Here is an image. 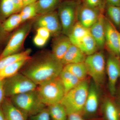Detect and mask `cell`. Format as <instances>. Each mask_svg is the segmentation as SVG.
I'll return each instance as SVG.
<instances>
[{"mask_svg": "<svg viewBox=\"0 0 120 120\" xmlns=\"http://www.w3.org/2000/svg\"><path fill=\"white\" fill-rule=\"evenodd\" d=\"M19 13L22 22L35 17L38 15L36 2L24 7Z\"/></svg>", "mask_w": 120, "mask_h": 120, "instance_id": "29", "label": "cell"}, {"mask_svg": "<svg viewBox=\"0 0 120 120\" xmlns=\"http://www.w3.org/2000/svg\"><path fill=\"white\" fill-rule=\"evenodd\" d=\"M89 86L88 81L85 79L65 94L60 103L66 109L68 115L78 113L82 115Z\"/></svg>", "mask_w": 120, "mask_h": 120, "instance_id": "2", "label": "cell"}, {"mask_svg": "<svg viewBox=\"0 0 120 120\" xmlns=\"http://www.w3.org/2000/svg\"><path fill=\"white\" fill-rule=\"evenodd\" d=\"M79 1L65 0L61 2L57 8V13L61 27L62 34L68 36L77 22Z\"/></svg>", "mask_w": 120, "mask_h": 120, "instance_id": "7", "label": "cell"}, {"mask_svg": "<svg viewBox=\"0 0 120 120\" xmlns=\"http://www.w3.org/2000/svg\"><path fill=\"white\" fill-rule=\"evenodd\" d=\"M1 106L6 120H28L29 116L16 106L9 98H5Z\"/></svg>", "mask_w": 120, "mask_h": 120, "instance_id": "15", "label": "cell"}, {"mask_svg": "<svg viewBox=\"0 0 120 120\" xmlns=\"http://www.w3.org/2000/svg\"><path fill=\"white\" fill-rule=\"evenodd\" d=\"M36 34L45 39L47 41L49 40L50 37L51 36V34L49 31L46 28L43 27H39L37 28Z\"/></svg>", "mask_w": 120, "mask_h": 120, "instance_id": "33", "label": "cell"}, {"mask_svg": "<svg viewBox=\"0 0 120 120\" xmlns=\"http://www.w3.org/2000/svg\"><path fill=\"white\" fill-rule=\"evenodd\" d=\"M35 23L37 28L43 27L49 31L51 36L55 37L62 34V27L57 11L41 15Z\"/></svg>", "mask_w": 120, "mask_h": 120, "instance_id": "10", "label": "cell"}, {"mask_svg": "<svg viewBox=\"0 0 120 120\" xmlns=\"http://www.w3.org/2000/svg\"><path fill=\"white\" fill-rule=\"evenodd\" d=\"M98 88L94 82L90 84L88 94L82 113L83 117L90 118L94 116L97 113L99 105Z\"/></svg>", "mask_w": 120, "mask_h": 120, "instance_id": "13", "label": "cell"}, {"mask_svg": "<svg viewBox=\"0 0 120 120\" xmlns=\"http://www.w3.org/2000/svg\"><path fill=\"white\" fill-rule=\"evenodd\" d=\"M106 4L113 6H120V0H105Z\"/></svg>", "mask_w": 120, "mask_h": 120, "instance_id": "37", "label": "cell"}, {"mask_svg": "<svg viewBox=\"0 0 120 120\" xmlns=\"http://www.w3.org/2000/svg\"><path fill=\"white\" fill-rule=\"evenodd\" d=\"M89 32V29L84 27L77 22L71 30L68 37L72 44L77 45Z\"/></svg>", "mask_w": 120, "mask_h": 120, "instance_id": "24", "label": "cell"}, {"mask_svg": "<svg viewBox=\"0 0 120 120\" xmlns=\"http://www.w3.org/2000/svg\"><path fill=\"white\" fill-rule=\"evenodd\" d=\"M47 40L38 35L36 34L33 39V42L35 45L38 47H42L47 43Z\"/></svg>", "mask_w": 120, "mask_h": 120, "instance_id": "34", "label": "cell"}, {"mask_svg": "<svg viewBox=\"0 0 120 120\" xmlns=\"http://www.w3.org/2000/svg\"><path fill=\"white\" fill-rule=\"evenodd\" d=\"M4 80H0V105L4 100L5 97L4 90Z\"/></svg>", "mask_w": 120, "mask_h": 120, "instance_id": "36", "label": "cell"}, {"mask_svg": "<svg viewBox=\"0 0 120 120\" xmlns=\"http://www.w3.org/2000/svg\"><path fill=\"white\" fill-rule=\"evenodd\" d=\"M50 118L48 109L46 107L37 114L29 116L28 120H50Z\"/></svg>", "mask_w": 120, "mask_h": 120, "instance_id": "32", "label": "cell"}, {"mask_svg": "<svg viewBox=\"0 0 120 120\" xmlns=\"http://www.w3.org/2000/svg\"><path fill=\"white\" fill-rule=\"evenodd\" d=\"M106 72L108 77L109 91L111 96L113 97L116 92L117 83L120 78V60L109 53L106 60Z\"/></svg>", "mask_w": 120, "mask_h": 120, "instance_id": "9", "label": "cell"}, {"mask_svg": "<svg viewBox=\"0 0 120 120\" xmlns=\"http://www.w3.org/2000/svg\"><path fill=\"white\" fill-rule=\"evenodd\" d=\"M105 47L109 53L120 59V32L105 16Z\"/></svg>", "mask_w": 120, "mask_h": 120, "instance_id": "11", "label": "cell"}, {"mask_svg": "<svg viewBox=\"0 0 120 120\" xmlns=\"http://www.w3.org/2000/svg\"><path fill=\"white\" fill-rule=\"evenodd\" d=\"M9 98L16 106L28 116L37 114L47 106L41 101L36 89Z\"/></svg>", "mask_w": 120, "mask_h": 120, "instance_id": "3", "label": "cell"}, {"mask_svg": "<svg viewBox=\"0 0 120 120\" xmlns=\"http://www.w3.org/2000/svg\"><path fill=\"white\" fill-rule=\"evenodd\" d=\"M26 64L21 73L38 86L59 77L64 67L52 52L43 53L33 59L30 58Z\"/></svg>", "mask_w": 120, "mask_h": 120, "instance_id": "1", "label": "cell"}, {"mask_svg": "<svg viewBox=\"0 0 120 120\" xmlns=\"http://www.w3.org/2000/svg\"><path fill=\"white\" fill-rule=\"evenodd\" d=\"M102 109L105 120H120V106L112 99H105Z\"/></svg>", "mask_w": 120, "mask_h": 120, "instance_id": "18", "label": "cell"}, {"mask_svg": "<svg viewBox=\"0 0 120 120\" xmlns=\"http://www.w3.org/2000/svg\"></svg>", "mask_w": 120, "mask_h": 120, "instance_id": "43", "label": "cell"}, {"mask_svg": "<svg viewBox=\"0 0 120 120\" xmlns=\"http://www.w3.org/2000/svg\"><path fill=\"white\" fill-rule=\"evenodd\" d=\"M119 101H120V105H119L120 106V90H119Z\"/></svg>", "mask_w": 120, "mask_h": 120, "instance_id": "40", "label": "cell"}, {"mask_svg": "<svg viewBox=\"0 0 120 120\" xmlns=\"http://www.w3.org/2000/svg\"><path fill=\"white\" fill-rule=\"evenodd\" d=\"M37 0H23L24 7L28 5L35 3Z\"/></svg>", "mask_w": 120, "mask_h": 120, "instance_id": "38", "label": "cell"}, {"mask_svg": "<svg viewBox=\"0 0 120 120\" xmlns=\"http://www.w3.org/2000/svg\"><path fill=\"white\" fill-rule=\"evenodd\" d=\"M0 120H6L1 105H0Z\"/></svg>", "mask_w": 120, "mask_h": 120, "instance_id": "39", "label": "cell"}, {"mask_svg": "<svg viewBox=\"0 0 120 120\" xmlns=\"http://www.w3.org/2000/svg\"><path fill=\"white\" fill-rule=\"evenodd\" d=\"M16 12L19 13L24 7L23 0H12Z\"/></svg>", "mask_w": 120, "mask_h": 120, "instance_id": "35", "label": "cell"}, {"mask_svg": "<svg viewBox=\"0 0 120 120\" xmlns=\"http://www.w3.org/2000/svg\"><path fill=\"white\" fill-rule=\"evenodd\" d=\"M37 85L21 73L4 80V90L5 98L11 97L36 90Z\"/></svg>", "mask_w": 120, "mask_h": 120, "instance_id": "6", "label": "cell"}, {"mask_svg": "<svg viewBox=\"0 0 120 120\" xmlns=\"http://www.w3.org/2000/svg\"><path fill=\"white\" fill-rule=\"evenodd\" d=\"M0 13L5 17L17 13L12 0H0Z\"/></svg>", "mask_w": 120, "mask_h": 120, "instance_id": "30", "label": "cell"}, {"mask_svg": "<svg viewBox=\"0 0 120 120\" xmlns=\"http://www.w3.org/2000/svg\"><path fill=\"white\" fill-rule=\"evenodd\" d=\"M90 34L97 43L98 50L105 47V16L104 12L100 15L98 19L89 29Z\"/></svg>", "mask_w": 120, "mask_h": 120, "instance_id": "14", "label": "cell"}, {"mask_svg": "<svg viewBox=\"0 0 120 120\" xmlns=\"http://www.w3.org/2000/svg\"><path fill=\"white\" fill-rule=\"evenodd\" d=\"M82 4L92 8L104 10L106 2L105 0H82Z\"/></svg>", "mask_w": 120, "mask_h": 120, "instance_id": "31", "label": "cell"}, {"mask_svg": "<svg viewBox=\"0 0 120 120\" xmlns=\"http://www.w3.org/2000/svg\"><path fill=\"white\" fill-rule=\"evenodd\" d=\"M52 120H67L68 114L64 106L60 102L47 106Z\"/></svg>", "mask_w": 120, "mask_h": 120, "instance_id": "27", "label": "cell"}, {"mask_svg": "<svg viewBox=\"0 0 120 120\" xmlns=\"http://www.w3.org/2000/svg\"><path fill=\"white\" fill-rule=\"evenodd\" d=\"M32 24V22L27 23L15 32L0 55V60L7 56L17 53L29 33Z\"/></svg>", "mask_w": 120, "mask_h": 120, "instance_id": "8", "label": "cell"}, {"mask_svg": "<svg viewBox=\"0 0 120 120\" xmlns=\"http://www.w3.org/2000/svg\"><path fill=\"white\" fill-rule=\"evenodd\" d=\"M30 58L16 61L0 70V80H4L18 73Z\"/></svg>", "mask_w": 120, "mask_h": 120, "instance_id": "22", "label": "cell"}, {"mask_svg": "<svg viewBox=\"0 0 120 120\" xmlns=\"http://www.w3.org/2000/svg\"><path fill=\"white\" fill-rule=\"evenodd\" d=\"M22 23V19L19 13H15L10 16L3 24V29L6 31H11Z\"/></svg>", "mask_w": 120, "mask_h": 120, "instance_id": "28", "label": "cell"}, {"mask_svg": "<svg viewBox=\"0 0 120 120\" xmlns=\"http://www.w3.org/2000/svg\"><path fill=\"white\" fill-rule=\"evenodd\" d=\"M86 56L79 47L72 44L62 58L61 62L64 66L71 64L84 62Z\"/></svg>", "mask_w": 120, "mask_h": 120, "instance_id": "17", "label": "cell"}, {"mask_svg": "<svg viewBox=\"0 0 120 120\" xmlns=\"http://www.w3.org/2000/svg\"><path fill=\"white\" fill-rule=\"evenodd\" d=\"M104 12V10L92 8L80 3L77 9V22L89 29Z\"/></svg>", "mask_w": 120, "mask_h": 120, "instance_id": "12", "label": "cell"}, {"mask_svg": "<svg viewBox=\"0 0 120 120\" xmlns=\"http://www.w3.org/2000/svg\"><path fill=\"white\" fill-rule=\"evenodd\" d=\"M63 69L72 74L81 81L86 79L88 75L84 62L66 65L64 66Z\"/></svg>", "mask_w": 120, "mask_h": 120, "instance_id": "25", "label": "cell"}, {"mask_svg": "<svg viewBox=\"0 0 120 120\" xmlns=\"http://www.w3.org/2000/svg\"><path fill=\"white\" fill-rule=\"evenodd\" d=\"M119 58H120V49H119Z\"/></svg>", "mask_w": 120, "mask_h": 120, "instance_id": "41", "label": "cell"}, {"mask_svg": "<svg viewBox=\"0 0 120 120\" xmlns=\"http://www.w3.org/2000/svg\"><path fill=\"white\" fill-rule=\"evenodd\" d=\"M71 44L68 37L61 34L54 37L52 43L51 52L57 59L61 61Z\"/></svg>", "mask_w": 120, "mask_h": 120, "instance_id": "16", "label": "cell"}, {"mask_svg": "<svg viewBox=\"0 0 120 120\" xmlns=\"http://www.w3.org/2000/svg\"><path fill=\"white\" fill-rule=\"evenodd\" d=\"M31 52V50L28 49L23 52L9 55L0 59V70L16 61L30 58Z\"/></svg>", "mask_w": 120, "mask_h": 120, "instance_id": "26", "label": "cell"}, {"mask_svg": "<svg viewBox=\"0 0 120 120\" xmlns=\"http://www.w3.org/2000/svg\"><path fill=\"white\" fill-rule=\"evenodd\" d=\"M59 77L64 88L65 94L78 86L82 81L64 69L60 73Z\"/></svg>", "mask_w": 120, "mask_h": 120, "instance_id": "21", "label": "cell"}, {"mask_svg": "<svg viewBox=\"0 0 120 120\" xmlns=\"http://www.w3.org/2000/svg\"><path fill=\"white\" fill-rule=\"evenodd\" d=\"M102 50L87 56L84 62L88 75L98 87L104 82L105 75L106 60Z\"/></svg>", "mask_w": 120, "mask_h": 120, "instance_id": "5", "label": "cell"}, {"mask_svg": "<svg viewBox=\"0 0 120 120\" xmlns=\"http://www.w3.org/2000/svg\"><path fill=\"white\" fill-rule=\"evenodd\" d=\"M36 90L41 101L47 106L60 103L65 94L59 76L38 86Z\"/></svg>", "mask_w": 120, "mask_h": 120, "instance_id": "4", "label": "cell"}, {"mask_svg": "<svg viewBox=\"0 0 120 120\" xmlns=\"http://www.w3.org/2000/svg\"><path fill=\"white\" fill-rule=\"evenodd\" d=\"M61 0H38L36 2L38 15H41L56 11Z\"/></svg>", "mask_w": 120, "mask_h": 120, "instance_id": "23", "label": "cell"}, {"mask_svg": "<svg viewBox=\"0 0 120 120\" xmlns=\"http://www.w3.org/2000/svg\"><path fill=\"white\" fill-rule=\"evenodd\" d=\"M104 14L106 18L120 32V6H113L106 4Z\"/></svg>", "mask_w": 120, "mask_h": 120, "instance_id": "19", "label": "cell"}, {"mask_svg": "<svg viewBox=\"0 0 120 120\" xmlns=\"http://www.w3.org/2000/svg\"><path fill=\"white\" fill-rule=\"evenodd\" d=\"M76 46L86 56L91 55L98 51L96 42L90 32Z\"/></svg>", "mask_w": 120, "mask_h": 120, "instance_id": "20", "label": "cell"}, {"mask_svg": "<svg viewBox=\"0 0 120 120\" xmlns=\"http://www.w3.org/2000/svg\"><path fill=\"white\" fill-rule=\"evenodd\" d=\"M72 0L79 1V0Z\"/></svg>", "mask_w": 120, "mask_h": 120, "instance_id": "42", "label": "cell"}]
</instances>
